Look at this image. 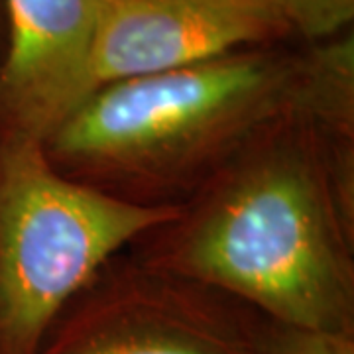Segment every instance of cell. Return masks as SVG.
Masks as SVG:
<instances>
[{"mask_svg":"<svg viewBox=\"0 0 354 354\" xmlns=\"http://www.w3.org/2000/svg\"><path fill=\"white\" fill-rule=\"evenodd\" d=\"M179 274L230 291L288 329L346 330L353 283L323 165L274 142L213 193L171 252Z\"/></svg>","mask_w":354,"mask_h":354,"instance_id":"cell-1","label":"cell"},{"mask_svg":"<svg viewBox=\"0 0 354 354\" xmlns=\"http://www.w3.org/2000/svg\"><path fill=\"white\" fill-rule=\"evenodd\" d=\"M299 62L232 51L99 87L46 146L104 176H158L195 164L293 102Z\"/></svg>","mask_w":354,"mask_h":354,"instance_id":"cell-2","label":"cell"},{"mask_svg":"<svg viewBox=\"0 0 354 354\" xmlns=\"http://www.w3.org/2000/svg\"><path fill=\"white\" fill-rule=\"evenodd\" d=\"M181 218L64 177L44 142L0 138V354H38L64 305L118 248Z\"/></svg>","mask_w":354,"mask_h":354,"instance_id":"cell-3","label":"cell"},{"mask_svg":"<svg viewBox=\"0 0 354 354\" xmlns=\"http://www.w3.org/2000/svg\"><path fill=\"white\" fill-rule=\"evenodd\" d=\"M2 134L48 142L97 91L95 46L102 0H2Z\"/></svg>","mask_w":354,"mask_h":354,"instance_id":"cell-4","label":"cell"},{"mask_svg":"<svg viewBox=\"0 0 354 354\" xmlns=\"http://www.w3.org/2000/svg\"><path fill=\"white\" fill-rule=\"evenodd\" d=\"M290 30L276 0H102L97 88L209 62Z\"/></svg>","mask_w":354,"mask_h":354,"instance_id":"cell-5","label":"cell"},{"mask_svg":"<svg viewBox=\"0 0 354 354\" xmlns=\"http://www.w3.org/2000/svg\"><path fill=\"white\" fill-rule=\"evenodd\" d=\"M50 354H252L232 330L167 295H114L93 307Z\"/></svg>","mask_w":354,"mask_h":354,"instance_id":"cell-6","label":"cell"},{"mask_svg":"<svg viewBox=\"0 0 354 354\" xmlns=\"http://www.w3.org/2000/svg\"><path fill=\"white\" fill-rule=\"evenodd\" d=\"M291 30L305 38L325 39L353 22L354 0H276Z\"/></svg>","mask_w":354,"mask_h":354,"instance_id":"cell-7","label":"cell"},{"mask_svg":"<svg viewBox=\"0 0 354 354\" xmlns=\"http://www.w3.org/2000/svg\"><path fill=\"white\" fill-rule=\"evenodd\" d=\"M266 354H354L348 330L288 329Z\"/></svg>","mask_w":354,"mask_h":354,"instance_id":"cell-8","label":"cell"}]
</instances>
